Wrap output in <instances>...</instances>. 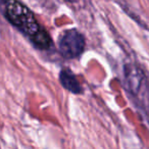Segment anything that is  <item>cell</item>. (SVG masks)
<instances>
[{
  "instance_id": "6da1fadb",
  "label": "cell",
  "mask_w": 149,
  "mask_h": 149,
  "mask_svg": "<svg viewBox=\"0 0 149 149\" xmlns=\"http://www.w3.org/2000/svg\"><path fill=\"white\" fill-rule=\"evenodd\" d=\"M2 11L7 21L26 35L37 47L48 49L51 38L39 25L35 15L19 0H3Z\"/></svg>"
},
{
  "instance_id": "7a4b0ae2",
  "label": "cell",
  "mask_w": 149,
  "mask_h": 149,
  "mask_svg": "<svg viewBox=\"0 0 149 149\" xmlns=\"http://www.w3.org/2000/svg\"><path fill=\"white\" fill-rule=\"evenodd\" d=\"M59 52L65 58H74L81 55L85 48L84 36L77 30L65 31L58 41Z\"/></svg>"
},
{
  "instance_id": "3957f363",
  "label": "cell",
  "mask_w": 149,
  "mask_h": 149,
  "mask_svg": "<svg viewBox=\"0 0 149 149\" xmlns=\"http://www.w3.org/2000/svg\"><path fill=\"white\" fill-rule=\"evenodd\" d=\"M125 76H126V82L130 91L137 95L145 79L142 70L134 64H128L125 68Z\"/></svg>"
},
{
  "instance_id": "277c9868",
  "label": "cell",
  "mask_w": 149,
  "mask_h": 149,
  "mask_svg": "<svg viewBox=\"0 0 149 149\" xmlns=\"http://www.w3.org/2000/svg\"><path fill=\"white\" fill-rule=\"evenodd\" d=\"M59 81L61 85L65 88L66 90L70 91L74 94H80L82 92V87L80 85L79 81L77 80L76 76L70 72V70H63L60 72Z\"/></svg>"
},
{
  "instance_id": "5b68a950",
  "label": "cell",
  "mask_w": 149,
  "mask_h": 149,
  "mask_svg": "<svg viewBox=\"0 0 149 149\" xmlns=\"http://www.w3.org/2000/svg\"><path fill=\"white\" fill-rule=\"evenodd\" d=\"M68 2H74V1H78V0H66Z\"/></svg>"
}]
</instances>
